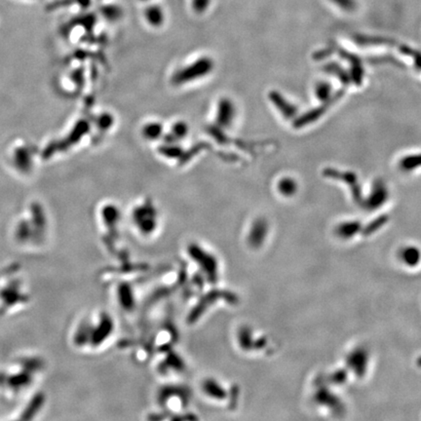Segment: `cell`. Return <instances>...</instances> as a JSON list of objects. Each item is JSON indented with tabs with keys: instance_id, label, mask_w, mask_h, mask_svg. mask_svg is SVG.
<instances>
[{
	"instance_id": "obj_10",
	"label": "cell",
	"mask_w": 421,
	"mask_h": 421,
	"mask_svg": "<svg viewBox=\"0 0 421 421\" xmlns=\"http://www.w3.org/2000/svg\"><path fill=\"white\" fill-rule=\"evenodd\" d=\"M141 2H148V1H151V0H140Z\"/></svg>"
},
{
	"instance_id": "obj_1",
	"label": "cell",
	"mask_w": 421,
	"mask_h": 421,
	"mask_svg": "<svg viewBox=\"0 0 421 421\" xmlns=\"http://www.w3.org/2000/svg\"><path fill=\"white\" fill-rule=\"evenodd\" d=\"M215 68V61L209 56H201L190 64L177 68L171 76L174 86L190 84L210 75Z\"/></svg>"
},
{
	"instance_id": "obj_7",
	"label": "cell",
	"mask_w": 421,
	"mask_h": 421,
	"mask_svg": "<svg viewBox=\"0 0 421 421\" xmlns=\"http://www.w3.org/2000/svg\"><path fill=\"white\" fill-rule=\"evenodd\" d=\"M102 14L109 21H116L122 17V10L115 5H107L103 7Z\"/></svg>"
},
{
	"instance_id": "obj_5",
	"label": "cell",
	"mask_w": 421,
	"mask_h": 421,
	"mask_svg": "<svg viewBox=\"0 0 421 421\" xmlns=\"http://www.w3.org/2000/svg\"><path fill=\"white\" fill-rule=\"evenodd\" d=\"M164 128L160 122L152 121L143 125L141 128V135L145 140L154 141L159 140L163 136Z\"/></svg>"
},
{
	"instance_id": "obj_9",
	"label": "cell",
	"mask_w": 421,
	"mask_h": 421,
	"mask_svg": "<svg viewBox=\"0 0 421 421\" xmlns=\"http://www.w3.org/2000/svg\"><path fill=\"white\" fill-rule=\"evenodd\" d=\"M113 116L110 113H103L100 117H99V121H98V126L101 130L103 131H107L110 130L112 125H113Z\"/></svg>"
},
{
	"instance_id": "obj_8",
	"label": "cell",
	"mask_w": 421,
	"mask_h": 421,
	"mask_svg": "<svg viewBox=\"0 0 421 421\" xmlns=\"http://www.w3.org/2000/svg\"><path fill=\"white\" fill-rule=\"evenodd\" d=\"M211 4H212V0H191L190 1L192 10L198 15L204 14L205 12H207Z\"/></svg>"
},
{
	"instance_id": "obj_3",
	"label": "cell",
	"mask_w": 421,
	"mask_h": 421,
	"mask_svg": "<svg viewBox=\"0 0 421 421\" xmlns=\"http://www.w3.org/2000/svg\"><path fill=\"white\" fill-rule=\"evenodd\" d=\"M157 213L151 204H143L139 206L134 212V220L139 227L149 229V225H153Z\"/></svg>"
},
{
	"instance_id": "obj_2",
	"label": "cell",
	"mask_w": 421,
	"mask_h": 421,
	"mask_svg": "<svg viewBox=\"0 0 421 421\" xmlns=\"http://www.w3.org/2000/svg\"><path fill=\"white\" fill-rule=\"evenodd\" d=\"M237 116V108L235 103L227 98H221L216 109V122L221 128H229L233 125Z\"/></svg>"
},
{
	"instance_id": "obj_4",
	"label": "cell",
	"mask_w": 421,
	"mask_h": 421,
	"mask_svg": "<svg viewBox=\"0 0 421 421\" xmlns=\"http://www.w3.org/2000/svg\"><path fill=\"white\" fill-rule=\"evenodd\" d=\"M143 17L147 24L155 28L162 26L166 19V15L163 8L158 4L148 5L143 12Z\"/></svg>"
},
{
	"instance_id": "obj_6",
	"label": "cell",
	"mask_w": 421,
	"mask_h": 421,
	"mask_svg": "<svg viewBox=\"0 0 421 421\" xmlns=\"http://www.w3.org/2000/svg\"><path fill=\"white\" fill-rule=\"evenodd\" d=\"M189 132L188 124L184 121H177L173 124L170 132V137L172 140L169 141H178L183 140Z\"/></svg>"
}]
</instances>
